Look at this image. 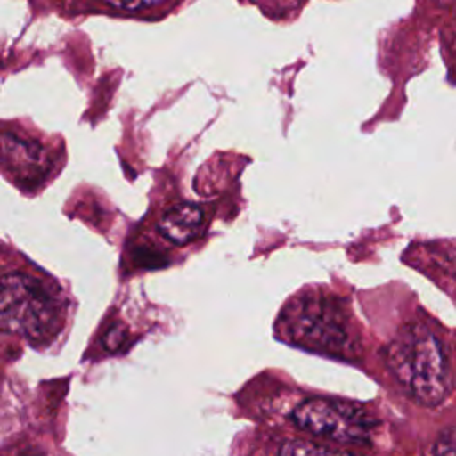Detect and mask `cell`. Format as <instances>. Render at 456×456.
<instances>
[{
    "mask_svg": "<svg viewBox=\"0 0 456 456\" xmlns=\"http://www.w3.org/2000/svg\"><path fill=\"white\" fill-rule=\"evenodd\" d=\"M4 164L12 167L14 176H34L41 171L43 151L32 142L4 135Z\"/></svg>",
    "mask_w": 456,
    "mask_h": 456,
    "instance_id": "6",
    "label": "cell"
},
{
    "mask_svg": "<svg viewBox=\"0 0 456 456\" xmlns=\"http://www.w3.org/2000/svg\"><path fill=\"white\" fill-rule=\"evenodd\" d=\"M0 321L7 333L30 342H48L61 326V305L39 278L9 273L2 278Z\"/></svg>",
    "mask_w": 456,
    "mask_h": 456,
    "instance_id": "2",
    "label": "cell"
},
{
    "mask_svg": "<svg viewBox=\"0 0 456 456\" xmlns=\"http://www.w3.org/2000/svg\"><path fill=\"white\" fill-rule=\"evenodd\" d=\"M433 456H456V426H449L438 433L433 442Z\"/></svg>",
    "mask_w": 456,
    "mask_h": 456,
    "instance_id": "8",
    "label": "cell"
},
{
    "mask_svg": "<svg viewBox=\"0 0 456 456\" xmlns=\"http://www.w3.org/2000/svg\"><path fill=\"white\" fill-rule=\"evenodd\" d=\"M280 456H360L349 451L330 449L314 442L305 440H289L280 447Z\"/></svg>",
    "mask_w": 456,
    "mask_h": 456,
    "instance_id": "7",
    "label": "cell"
},
{
    "mask_svg": "<svg viewBox=\"0 0 456 456\" xmlns=\"http://www.w3.org/2000/svg\"><path fill=\"white\" fill-rule=\"evenodd\" d=\"M114 7H119V9H126V11H139V9H144V7H151V5H157L164 0H103Z\"/></svg>",
    "mask_w": 456,
    "mask_h": 456,
    "instance_id": "9",
    "label": "cell"
},
{
    "mask_svg": "<svg viewBox=\"0 0 456 456\" xmlns=\"http://www.w3.org/2000/svg\"><path fill=\"white\" fill-rule=\"evenodd\" d=\"M395 379L422 406L440 404L451 392L452 376L442 340L424 324L403 326L385 349Z\"/></svg>",
    "mask_w": 456,
    "mask_h": 456,
    "instance_id": "1",
    "label": "cell"
},
{
    "mask_svg": "<svg viewBox=\"0 0 456 456\" xmlns=\"http://www.w3.org/2000/svg\"><path fill=\"white\" fill-rule=\"evenodd\" d=\"M157 228L160 235L166 237L169 242L183 246L203 233L205 216L198 205L180 203L164 212Z\"/></svg>",
    "mask_w": 456,
    "mask_h": 456,
    "instance_id": "5",
    "label": "cell"
},
{
    "mask_svg": "<svg viewBox=\"0 0 456 456\" xmlns=\"http://www.w3.org/2000/svg\"><path fill=\"white\" fill-rule=\"evenodd\" d=\"M280 322L287 338L296 346L331 356L351 351V335L344 315L326 299H297L283 310Z\"/></svg>",
    "mask_w": 456,
    "mask_h": 456,
    "instance_id": "3",
    "label": "cell"
},
{
    "mask_svg": "<svg viewBox=\"0 0 456 456\" xmlns=\"http://www.w3.org/2000/svg\"><path fill=\"white\" fill-rule=\"evenodd\" d=\"M290 420L314 436L340 444H362L376 426V420L362 404L326 397L301 401L292 410Z\"/></svg>",
    "mask_w": 456,
    "mask_h": 456,
    "instance_id": "4",
    "label": "cell"
}]
</instances>
